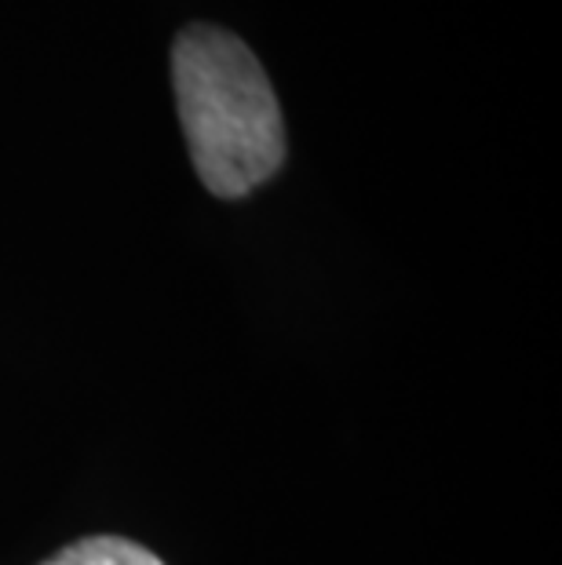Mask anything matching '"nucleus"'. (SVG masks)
I'll list each match as a JSON object with an SVG mask.
<instances>
[{
	"label": "nucleus",
	"instance_id": "2",
	"mask_svg": "<svg viewBox=\"0 0 562 565\" xmlns=\"http://www.w3.org/2000/svg\"><path fill=\"white\" fill-rule=\"evenodd\" d=\"M44 565H165V562L158 555H150L147 547L131 544V540L88 536V540H77V544L63 547Z\"/></svg>",
	"mask_w": 562,
	"mask_h": 565
},
{
	"label": "nucleus",
	"instance_id": "1",
	"mask_svg": "<svg viewBox=\"0 0 562 565\" xmlns=\"http://www.w3.org/2000/svg\"><path fill=\"white\" fill-rule=\"evenodd\" d=\"M190 161L216 198H245L285 161V121L259 58L231 30L194 22L172 44Z\"/></svg>",
	"mask_w": 562,
	"mask_h": 565
}]
</instances>
